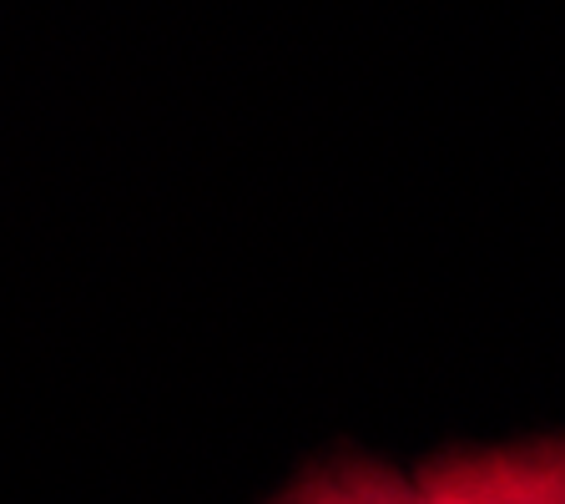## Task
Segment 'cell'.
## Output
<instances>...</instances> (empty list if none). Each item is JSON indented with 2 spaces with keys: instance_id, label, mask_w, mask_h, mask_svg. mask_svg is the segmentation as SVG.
I'll return each mask as SVG.
<instances>
[{
  "instance_id": "obj_2",
  "label": "cell",
  "mask_w": 565,
  "mask_h": 504,
  "mask_svg": "<svg viewBox=\"0 0 565 504\" xmlns=\"http://www.w3.org/2000/svg\"><path fill=\"white\" fill-rule=\"evenodd\" d=\"M282 504H439L424 480L384 470V464H343L303 480Z\"/></svg>"
},
{
  "instance_id": "obj_1",
  "label": "cell",
  "mask_w": 565,
  "mask_h": 504,
  "mask_svg": "<svg viewBox=\"0 0 565 504\" xmlns=\"http://www.w3.org/2000/svg\"><path fill=\"white\" fill-rule=\"evenodd\" d=\"M419 480L439 504H565V439L455 454Z\"/></svg>"
}]
</instances>
